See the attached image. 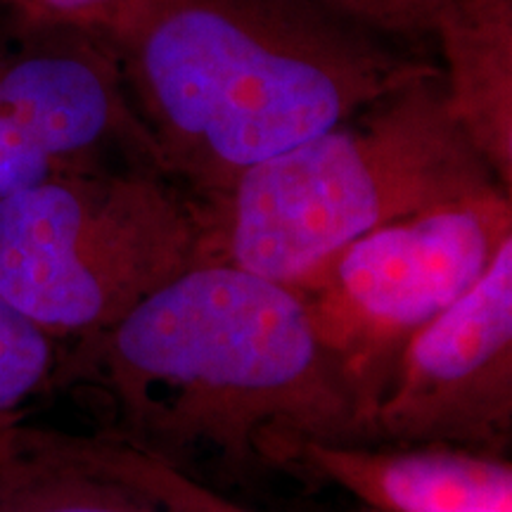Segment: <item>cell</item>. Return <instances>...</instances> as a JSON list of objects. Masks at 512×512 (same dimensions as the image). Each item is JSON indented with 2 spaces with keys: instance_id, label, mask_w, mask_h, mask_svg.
<instances>
[{
  "instance_id": "1",
  "label": "cell",
  "mask_w": 512,
  "mask_h": 512,
  "mask_svg": "<svg viewBox=\"0 0 512 512\" xmlns=\"http://www.w3.org/2000/svg\"><path fill=\"white\" fill-rule=\"evenodd\" d=\"M112 48L159 169L200 200L441 72L323 0H166Z\"/></svg>"
},
{
  "instance_id": "2",
  "label": "cell",
  "mask_w": 512,
  "mask_h": 512,
  "mask_svg": "<svg viewBox=\"0 0 512 512\" xmlns=\"http://www.w3.org/2000/svg\"><path fill=\"white\" fill-rule=\"evenodd\" d=\"M67 366L105 394L107 437L176 467L209 453L271 463L285 439L368 444L356 394L297 290L202 261L95 335Z\"/></svg>"
},
{
  "instance_id": "3",
  "label": "cell",
  "mask_w": 512,
  "mask_h": 512,
  "mask_svg": "<svg viewBox=\"0 0 512 512\" xmlns=\"http://www.w3.org/2000/svg\"><path fill=\"white\" fill-rule=\"evenodd\" d=\"M496 190L439 72L200 200L204 261L294 285L370 230Z\"/></svg>"
},
{
  "instance_id": "4",
  "label": "cell",
  "mask_w": 512,
  "mask_h": 512,
  "mask_svg": "<svg viewBox=\"0 0 512 512\" xmlns=\"http://www.w3.org/2000/svg\"><path fill=\"white\" fill-rule=\"evenodd\" d=\"M202 245L200 197L159 166L69 171L0 197V297L81 339L202 264Z\"/></svg>"
},
{
  "instance_id": "5",
  "label": "cell",
  "mask_w": 512,
  "mask_h": 512,
  "mask_svg": "<svg viewBox=\"0 0 512 512\" xmlns=\"http://www.w3.org/2000/svg\"><path fill=\"white\" fill-rule=\"evenodd\" d=\"M512 238V192L446 204L349 242L290 285L368 415L415 332L479 283Z\"/></svg>"
},
{
  "instance_id": "6",
  "label": "cell",
  "mask_w": 512,
  "mask_h": 512,
  "mask_svg": "<svg viewBox=\"0 0 512 512\" xmlns=\"http://www.w3.org/2000/svg\"><path fill=\"white\" fill-rule=\"evenodd\" d=\"M512 441V238L470 292L408 339L368 415V444L503 456Z\"/></svg>"
},
{
  "instance_id": "7",
  "label": "cell",
  "mask_w": 512,
  "mask_h": 512,
  "mask_svg": "<svg viewBox=\"0 0 512 512\" xmlns=\"http://www.w3.org/2000/svg\"><path fill=\"white\" fill-rule=\"evenodd\" d=\"M0 512H245L112 437L19 427L0 456Z\"/></svg>"
},
{
  "instance_id": "8",
  "label": "cell",
  "mask_w": 512,
  "mask_h": 512,
  "mask_svg": "<svg viewBox=\"0 0 512 512\" xmlns=\"http://www.w3.org/2000/svg\"><path fill=\"white\" fill-rule=\"evenodd\" d=\"M271 463L328 479L377 512H512L510 460L467 448L285 439Z\"/></svg>"
},
{
  "instance_id": "9",
  "label": "cell",
  "mask_w": 512,
  "mask_h": 512,
  "mask_svg": "<svg viewBox=\"0 0 512 512\" xmlns=\"http://www.w3.org/2000/svg\"><path fill=\"white\" fill-rule=\"evenodd\" d=\"M432 36L453 117L512 192V0H437Z\"/></svg>"
},
{
  "instance_id": "10",
  "label": "cell",
  "mask_w": 512,
  "mask_h": 512,
  "mask_svg": "<svg viewBox=\"0 0 512 512\" xmlns=\"http://www.w3.org/2000/svg\"><path fill=\"white\" fill-rule=\"evenodd\" d=\"M60 370L55 337L0 297V456L22 427L27 403Z\"/></svg>"
},
{
  "instance_id": "11",
  "label": "cell",
  "mask_w": 512,
  "mask_h": 512,
  "mask_svg": "<svg viewBox=\"0 0 512 512\" xmlns=\"http://www.w3.org/2000/svg\"><path fill=\"white\" fill-rule=\"evenodd\" d=\"M366 27L408 43L432 36V17L437 0H323Z\"/></svg>"
},
{
  "instance_id": "12",
  "label": "cell",
  "mask_w": 512,
  "mask_h": 512,
  "mask_svg": "<svg viewBox=\"0 0 512 512\" xmlns=\"http://www.w3.org/2000/svg\"><path fill=\"white\" fill-rule=\"evenodd\" d=\"M60 176L0 107V197Z\"/></svg>"
},
{
  "instance_id": "13",
  "label": "cell",
  "mask_w": 512,
  "mask_h": 512,
  "mask_svg": "<svg viewBox=\"0 0 512 512\" xmlns=\"http://www.w3.org/2000/svg\"><path fill=\"white\" fill-rule=\"evenodd\" d=\"M43 10L57 12L64 17H81L98 24L114 38L126 31L133 22L145 17L166 0H36Z\"/></svg>"
}]
</instances>
